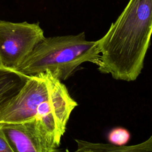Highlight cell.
<instances>
[{
    "label": "cell",
    "instance_id": "1",
    "mask_svg": "<svg viewBox=\"0 0 152 152\" xmlns=\"http://www.w3.org/2000/svg\"><path fill=\"white\" fill-rule=\"evenodd\" d=\"M152 35V0H129L99 39L98 70L118 80L133 81L141 73Z\"/></svg>",
    "mask_w": 152,
    "mask_h": 152
},
{
    "label": "cell",
    "instance_id": "2",
    "mask_svg": "<svg viewBox=\"0 0 152 152\" xmlns=\"http://www.w3.org/2000/svg\"><path fill=\"white\" fill-rule=\"evenodd\" d=\"M77 106L62 81L49 71L40 72L30 76L18 93L0 108V124L36 118L61 144L71 113Z\"/></svg>",
    "mask_w": 152,
    "mask_h": 152
},
{
    "label": "cell",
    "instance_id": "3",
    "mask_svg": "<svg viewBox=\"0 0 152 152\" xmlns=\"http://www.w3.org/2000/svg\"><path fill=\"white\" fill-rule=\"evenodd\" d=\"M101 64L100 40L88 41L84 32L75 35L45 37L16 71L31 76L49 71L64 81L83 63Z\"/></svg>",
    "mask_w": 152,
    "mask_h": 152
},
{
    "label": "cell",
    "instance_id": "4",
    "mask_svg": "<svg viewBox=\"0 0 152 152\" xmlns=\"http://www.w3.org/2000/svg\"><path fill=\"white\" fill-rule=\"evenodd\" d=\"M45 37L39 23L0 20V66L16 70Z\"/></svg>",
    "mask_w": 152,
    "mask_h": 152
},
{
    "label": "cell",
    "instance_id": "5",
    "mask_svg": "<svg viewBox=\"0 0 152 152\" xmlns=\"http://www.w3.org/2000/svg\"><path fill=\"white\" fill-rule=\"evenodd\" d=\"M0 129L13 152H53L60 145L36 118L21 123L0 124Z\"/></svg>",
    "mask_w": 152,
    "mask_h": 152
},
{
    "label": "cell",
    "instance_id": "6",
    "mask_svg": "<svg viewBox=\"0 0 152 152\" xmlns=\"http://www.w3.org/2000/svg\"><path fill=\"white\" fill-rule=\"evenodd\" d=\"M30 76L0 66V108L20 90Z\"/></svg>",
    "mask_w": 152,
    "mask_h": 152
},
{
    "label": "cell",
    "instance_id": "7",
    "mask_svg": "<svg viewBox=\"0 0 152 152\" xmlns=\"http://www.w3.org/2000/svg\"><path fill=\"white\" fill-rule=\"evenodd\" d=\"M77 144L76 151H152V135L145 141L133 145L117 146L110 143H94L75 139Z\"/></svg>",
    "mask_w": 152,
    "mask_h": 152
},
{
    "label": "cell",
    "instance_id": "8",
    "mask_svg": "<svg viewBox=\"0 0 152 152\" xmlns=\"http://www.w3.org/2000/svg\"><path fill=\"white\" fill-rule=\"evenodd\" d=\"M108 141L115 145H125L131 139L129 131L123 127H115L112 129L107 134Z\"/></svg>",
    "mask_w": 152,
    "mask_h": 152
},
{
    "label": "cell",
    "instance_id": "9",
    "mask_svg": "<svg viewBox=\"0 0 152 152\" xmlns=\"http://www.w3.org/2000/svg\"><path fill=\"white\" fill-rule=\"evenodd\" d=\"M0 152H13L2 131L0 129Z\"/></svg>",
    "mask_w": 152,
    "mask_h": 152
}]
</instances>
